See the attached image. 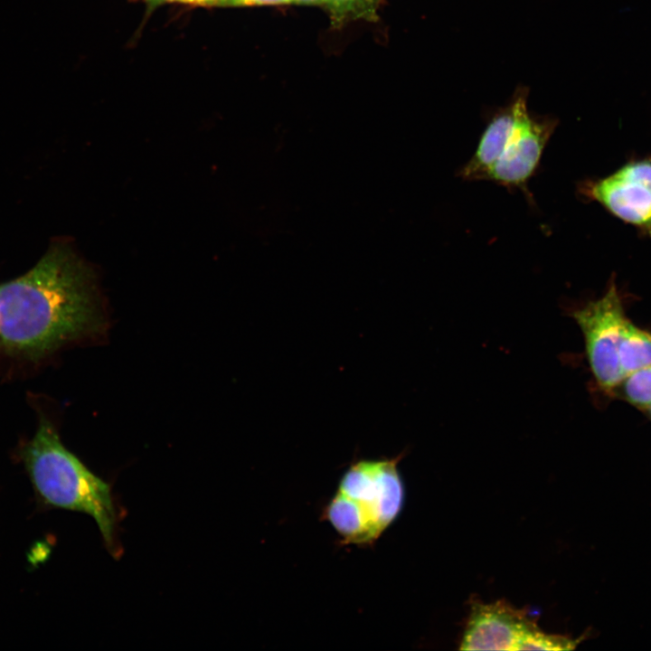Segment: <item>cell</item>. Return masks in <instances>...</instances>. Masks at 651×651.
Returning <instances> with one entry per match:
<instances>
[{
	"instance_id": "obj_1",
	"label": "cell",
	"mask_w": 651,
	"mask_h": 651,
	"mask_svg": "<svg viewBox=\"0 0 651 651\" xmlns=\"http://www.w3.org/2000/svg\"><path fill=\"white\" fill-rule=\"evenodd\" d=\"M108 326L94 269L65 241L0 284V362L34 371L61 350L99 339Z\"/></svg>"
},
{
	"instance_id": "obj_2",
	"label": "cell",
	"mask_w": 651,
	"mask_h": 651,
	"mask_svg": "<svg viewBox=\"0 0 651 651\" xmlns=\"http://www.w3.org/2000/svg\"><path fill=\"white\" fill-rule=\"evenodd\" d=\"M37 413L33 437L18 448L37 497L46 506L91 516L109 551H115L118 516L109 485L63 445L49 414L40 408Z\"/></svg>"
},
{
	"instance_id": "obj_3",
	"label": "cell",
	"mask_w": 651,
	"mask_h": 651,
	"mask_svg": "<svg viewBox=\"0 0 651 651\" xmlns=\"http://www.w3.org/2000/svg\"><path fill=\"white\" fill-rule=\"evenodd\" d=\"M401 458L359 459L343 473L321 512L340 545L373 546L398 518L405 495L398 468Z\"/></svg>"
},
{
	"instance_id": "obj_4",
	"label": "cell",
	"mask_w": 651,
	"mask_h": 651,
	"mask_svg": "<svg viewBox=\"0 0 651 651\" xmlns=\"http://www.w3.org/2000/svg\"><path fill=\"white\" fill-rule=\"evenodd\" d=\"M556 126L553 118L532 115L526 94H518L493 117L458 175L465 181H490L520 190L530 200L528 183Z\"/></svg>"
},
{
	"instance_id": "obj_5",
	"label": "cell",
	"mask_w": 651,
	"mask_h": 651,
	"mask_svg": "<svg viewBox=\"0 0 651 651\" xmlns=\"http://www.w3.org/2000/svg\"><path fill=\"white\" fill-rule=\"evenodd\" d=\"M571 316L583 335L594 384L610 394L622 379L618 345L627 319L616 284L612 282L602 297L571 310Z\"/></svg>"
},
{
	"instance_id": "obj_6",
	"label": "cell",
	"mask_w": 651,
	"mask_h": 651,
	"mask_svg": "<svg viewBox=\"0 0 651 651\" xmlns=\"http://www.w3.org/2000/svg\"><path fill=\"white\" fill-rule=\"evenodd\" d=\"M580 191L615 217L651 235V160L628 162L605 177L584 183Z\"/></svg>"
},
{
	"instance_id": "obj_7",
	"label": "cell",
	"mask_w": 651,
	"mask_h": 651,
	"mask_svg": "<svg viewBox=\"0 0 651 651\" xmlns=\"http://www.w3.org/2000/svg\"><path fill=\"white\" fill-rule=\"evenodd\" d=\"M539 629L526 610L505 601L484 604L472 601L471 612L460 643L462 650H523Z\"/></svg>"
},
{
	"instance_id": "obj_8",
	"label": "cell",
	"mask_w": 651,
	"mask_h": 651,
	"mask_svg": "<svg viewBox=\"0 0 651 651\" xmlns=\"http://www.w3.org/2000/svg\"><path fill=\"white\" fill-rule=\"evenodd\" d=\"M622 378L651 365V333L626 320L618 345Z\"/></svg>"
},
{
	"instance_id": "obj_9",
	"label": "cell",
	"mask_w": 651,
	"mask_h": 651,
	"mask_svg": "<svg viewBox=\"0 0 651 651\" xmlns=\"http://www.w3.org/2000/svg\"><path fill=\"white\" fill-rule=\"evenodd\" d=\"M610 395L645 411L651 406V365L624 376Z\"/></svg>"
},
{
	"instance_id": "obj_10",
	"label": "cell",
	"mask_w": 651,
	"mask_h": 651,
	"mask_svg": "<svg viewBox=\"0 0 651 651\" xmlns=\"http://www.w3.org/2000/svg\"><path fill=\"white\" fill-rule=\"evenodd\" d=\"M378 0H326L337 19L367 17L373 15Z\"/></svg>"
},
{
	"instance_id": "obj_11",
	"label": "cell",
	"mask_w": 651,
	"mask_h": 651,
	"mask_svg": "<svg viewBox=\"0 0 651 651\" xmlns=\"http://www.w3.org/2000/svg\"><path fill=\"white\" fill-rule=\"evenodd\" d=\"M232 5H267V4H285L294 2L295 0H225Z\"/></svg>"
},
{
	"instance_id": "obj_12",
	"label": "cell",
	"mask_w": 651,
	"mask_h": 651,
	"mask_svg": "<svg viewBox=\"0 0 651 651\" xmlns=\"http://www.w3.org/2000/svg\"><path fill=\"white\" fill-rule=\"evenodd\" d=\"M218 1H222V0H186L187 3L196 4V5H209V4H212V3H217Z\"/></svg>"
},
{
	"instance_id": "obj_13",
	"label": "cell",
	"mask_w": 651,
	"mask_h": 651,
	"mask_svg": "<svg viewBox=\"0 0 651 651\" xmlns=\"http://www.w3.org/2000/svg\"><path fill=\"white\" fill-rule=\"evenodd\" d=\"M295 2L302 4H326V0H295Z\"/></svg>"
},
{
	"instance_id": "obj_14",
	"label": "cell",
	"mask_w": 651,
	"mask_h": 651,
	"mask_svg": "<svg viewBox=\"0 0 651 651\" xmlns=\"http://www.w3.org/2000/svg\"><path fill=\"white\" fill-rule=\"evenodd\" d=\"M645 412H646L649 420H651V406H650L649 408H647V409L645 410Z\"/></svg>"
},
{
	"instance_id": "obj_15",
	"label": "cell",
	"mask_w": 651,
	"mask_h": 651,
	"mask_svg": "<svg viewBox=\"0 0 651 651\" xmlns=\"http://www.w3.org/2000/svg\"><path fill=\"white\" fill-rule=\"evenodd\" d=\"M151 1H156V2H161V1H182V2H186V0H151Z\"/></svg>"
}]
</instances>
